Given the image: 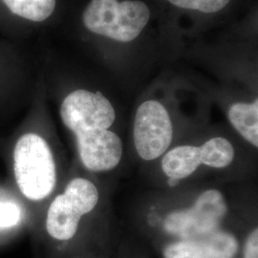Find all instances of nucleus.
I'll use <instances>...</instances> for the list:
<instances>
[{
    "label": "nucleus",
    "mask_w": 258,
    "mask_h": 258,
    "mask_svg": "<svg viewBox=\"0 0 258 258\" xmlns=\"http://www.w3.org/2000/svg\"><path fill=\"white\" fill-rule=\"evenodd\" d=\"M10 13L31 22H42L55 12L56 0H1Z\"/></svg>",
    "instance_id": "nucleus-11"
},
{
    "label": "nucleus",
    "mask_w": 258,
    "mask_h": 258,
    "mask_svg": "<svg viewBox=\"0 0 258 258\" xmlns=\"http://www.w3.org/2000/svg\"><path fill=\"white\" fill-rule=\"evenodd\" d=\"M83 166L100 172L107 171L119 165L122 156L120 137L108 129L82 132L75 135Z\"/></svg>",
    "instance_id": "nucleus-7"
},
{
    "label": "nucleus",
    "mask_w": 258,
    "mask_h": 258,
    "mask_svg": "<svg viewBox=\"0 0 258 258\" xmlns=\"http://www.w3.org/2000/svg\"><path fill=\"white\" fill-rule=\"evenodd\" d=\"M14 170L20 191L39 201L53 191L56 182L55 165L46 141L35 133L19 139L14 151Z\"/></svg>",
    "instance_id": "nucleus-2"
},
{
    "label": "nucleus",
    "mask_w": 258,
    "mask_h": 258,
    "mask_svg": "<svg viewBox=\"0 0 258 258\" xmlns=\"http://www.w3.org/2000/svg\"><path fill=\"white\" fill-rule=\"evenodd\" d=\"M202 148L203 165L223 168L231 165L234 158V149L227 139L217 137L206 142Z\"/></svg>",
    "instance_id": "nucleus-12"
},
{
    "label": "nucleus",
    "mask_w": 258,
    "mask_h": 258,
    "mask_svg": "<svg viewBox=\"0 0 258 258\" xmlns=\"http://www.w3.org/2000/svg\"><path fill=\"white\" fill-rule=\"evenodd\" d=\"M244 258H258V230L249 233L244 249Z\"/></svg>",
    "instance_id": "nucleus-15"
},
{
    "label": "nucleus",
    "mask_w": 258,
    "mask_h": 258,
    "mask_svg": "<svg viewBox=\"0 0 258 258\" xmlns=\"http://www.w3.org/2000/svg\"><path fill=\"white\" fill-rule=\"evenodd\" d=\"M21 212L16 204L0 201V228L13 227L19 223Z\"/></svg>",
    "instance_id": "nucleus-14"
},
{
    "label": "nucleus",
    "mask_w": 258,
    "mask_h": 258,
    "mask_svg": "<svg viewBox=\"0 0 258 258\" xmlns=\"http://www.w3.org/2000/svg\"><path fill=\"white\" fill-rule=\"evenodd\" d=\"M237 250L238 242L232 234L217 231L200 238L167 245L164 258H233Z\"/></svg>",
    "instance_id": "nucleus-8"
},
{
    "label": "nucleus",
    "mask_w": 258,
    "mask_h": 258,
    "mask_svg": "<svg viewBox=\"0 0 258 258\" xmlns=\"http://www.w3.org/2000/svg\"><path fill=\"white\" fill-rule=\"evenodd\" d=\"M227 213V205L219 190L210 189L201 194L190 209L167 215L164 228L183 240L195 239L218 231Z\"/></svg>",
    "instance_id": "nucleus-4"
},
{
    "label": "nucleus",
    "mask_w": 258,
    "mask_h": 258,
    "mask_svg": "<svg viewBox=\"0 0 258 258\" xmlns=\"http://www.w3.org/2000/svg\"><path fill=\"white\" fill-rule=\"evenodd\" d=\"M182 9L195 10L205 14H213L224 9L231 0H166Z\"/></svg>",
    "instance_id": "nucleus-13"
},
{
    "label": "nucleus",
    "mask_w": 258,
    "mask_h": 258,
    "mask_svg": "<svg viewBox=\"0 0 258 258\" xmlns=\"http://www.w3.org/2000/svg\"><path fill=\"white\" fill-rule=\"evenodd\" d=\"M179 181L176 180V179H172V178H168V181H167V184L169 186H175L176 184H178Z\"/></svg>",
    "instance_id": "nucleus-16"
},
{
    "label": "nucleus",
    "mask_w": 258,
    "mask_h": 258,
    "mask_svg": "<svg viewBox=\"0 0 258 258\" xmlns=\"http://www.w3.org/2000/svg\"><path fill=\"white\" fill-rule=\"evenodd\" d=\"M99 202V191L92 182L76 178L65 191L55 197L47 212L46 229L55 239L73 238L82 216L92 212Z\"/></svg>",
    "instance_id": "nucleus-3"
},
{
    "label": "nucleus",
    "mask_w": 258,
    "mask_h": 258,
    "mask_svg": "<svg viewBox=\"0 0 258 258\" xmlns=\"http://www.w3.org/2000/svg\"><path fill=\"white\" fill-rule=\"evenodd\" d=\"M134 144L139 156L155 160L169 148L173 129L169 114L157 101H147L139 106L134 120Z\"/></svg>",
    "instance_id": "nucleus-5"
},
{
    "label": "nucleus",
    "mask_w": 258,
    "mask_h": 258,
    "mask_svg": "<svg viewBox=\"0 0 258 258\" xmlns=\"http://www.w3.org/2000/svg\"><path fill=\"white\" fill-rule=\"evenodd\" d=\"M202 164L201 147L181 146L166 153L162 161V168L168 178L179 181L191 175Z\"/></svg>",
    "instance_id": "nucleus-9"
},
{
    "label": "nucleus",
    "mask_w": 258,
    "mask_h": 258,
    "mask_svg": "<svg viewBox=\"0 0 258 258\" xmlns=\"http://www.w3.org/2000/svg\"><path fill=\"white\" fill-rule=\"evenodd\" d=\"M229 120L240 135L255 148L258 147V101L237 102L229 109Z\"/></svg>",
    "instance_id": "nucleus-10"
},
{
    "label": "nucleus",
    "mask_w": 258,
    "mask_h": 258,
    "mask_svg": "<svg viewBox=\"0 0 258 258\" xmlns=\"http://www.w3.org/2000/svg\"><path fill=\"white\" fill-rule=\"evenodd\" d=\"M60 117L65 126L76 135L109 128L115 121L116 113L102 93L79 89L65 98L60 106Z\"/></svg>",
    "instance_id": "nucleus-6"
},
{
    "label": "nucleus",
    "mask_w": 258,
    "mask_h": 258,
    "mask_svg": "<svg viewBox=\"0 0 258 258\" xmlns=\"http://www.w3.org/2000/svg\"><path fill=\"white\" fill-rule=\"evenodd\" d=\"M149 19L148 5L140 0H91L83 14L89 32L120 42L136 39Z\"/></svg>",
    "instance_id": "nucleus-1"
}]
</instances>
